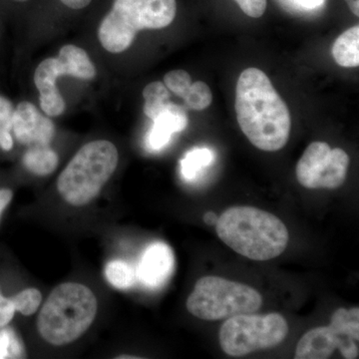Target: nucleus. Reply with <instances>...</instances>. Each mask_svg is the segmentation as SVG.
<instances>
[{
	"label": "nucleus",
	"instance_id": "29",
	"mask_svg": "<svg viewBox=\"0 0 359 359\" xmlns=\"http://www.w3.org/2000/svg\"><path fill=\"white\" fill-rule=\"evenodd\" d=\"M292 1L306 9L318 8L325 4V0H292Z\"/></svg>",
	"mask_w": 359,
	"mask_h": 359
},
{
	"label": "nucleus",
	"instance_id": "31",
	"mask_svg": "<svg viewBox=\"0 0 359 359\" xmlns=\"http://www.w3.org/2000/svg\"><path fill=\"white\" fill-rule=\"evenodd\" d=\"M349 8L355 16H359V0H346Z\"/></svg>",
	"mask_w": 359,
	"mask_h": 359
},
{
	"label": "nucleus",
	"instance_id": "27",
	"mask_svg": "<svg viewBox=\"0 0 359 359\" xmlns=\"http://www.w3.org/2000/svg\"><path fill=\"white\" fill-rule=\"evenodd\" d=\"M13 198V191L9 189H0V219L7 205L11 204Z\"/></svg>",
	"mask_w": 359,
	"mask_h": 359
},
{
	"label": "nucleus",
	"instance_id": "16",
	"mask_svg": "<svg viewBox=\"0 0 359 359\" xmlns=\"http://www.w3.org/2000/svg\"><path fill=\"white\" fill-rule=\"evenodd\" d=\"M143 97L145 99L144 113L151 120H155L166 109L171 98L169 89L160 81L148 84L143 90Z\"/></svg>",
	"mask_w": 359,
	"mask_h": 359
},
{
	"label": "nucleus",
	"instance_id": "26",
	"mask_svg": "<svg viewBox=\"0 0 359 359\" xmlns=\"http://www.w3.org/2000/svg\"><path fill=\"white\" fill-rule=\"evenodd\" d=\"M0 148L4 151H11L13 148V138L9 130L0 129Z\"/></svg>",
	"mask_w": 359,
	"mask_h": 359
},
{
	"label": "nucleus",
	"instance_id": "9",
	"mask_svg": "<svg viewBox=\"0 0 359 359\" xmlns=\"http://www.w3.org/2000/svg\"><path fill=\"white\" fill-rule=\"evenodd\" d=\"M72 76L91 80L96 76V68L88 54L75 45H65L57 58H47L40 63L34 73V83L40 93V106L45 114L55 117L65 110V102L56 86L60 76Z\"/></svg>",
	"mask_w": 359,
	"mask_h": 359
},
{
	"label": "nucleus",
	"instance_id": "28",
	"mask_svg": "<svg viewBox=\"0 0 359 359\" xmlns=\"http://www.w3.org/2000/svg\"><path fill=\"white\" fill-rule=\"evenodd\" d=\"M60 1L71 9H83L91 4L92 0H60Z\"/></svg>",
	"mask_w": 359,
	"mask_h": 359
},
{
	"label": "nucleus",
	"instance_id": "19",
	"mask_svg": "<svg viewBox=\"0 0 359 359\" xmlns=\"http://www.w3.org/2000/svg\"><path fill=\"white\" fill-rule=\"evenodd\" d=\"M186 109L203 111L210 107L212 102L211 89L203 81H196L191 84L184 96Z\"/></svg>",
	"mask_w": 359,
	"mask_h": 359
},
{
	"label": "nucleus",
	"instance_id": "17",
	"mask_svg": "<svg viewBox=\"0 0 359 359\" xmlns=\"http://www.w3.org/2000/svg\"><path fill=\"white\" fill-rule=\"evenodd\" d=\"M105 278L116 289L128 290L136 283V269L127 262L115 259L106 264Z\"/></svg>",
	"mask_w": 359,
	"mask_h": 359
},
{
	"label": "nucleus",
	"instance_id": "15",
	"mask_svg": "<svg viewBox=\"0 0 359 359\" xmlns=\"http://www.w3.org/2000/svg\"><path fill=\"white\" fill-rule=\"evenodd\" d=\"M23 165L28 171L37 176H47L58 166V156L49 145L29 146L23 156Z\"/></svg>",
	"mask_w": 359,
	"mask_h": 359
},
{
	"label": "nucleus",
	"instance_id": "20",
	"mask_svg": "<svg viewBox=\"0 0 359 359\" xmlns=\"http://www.w3.org/2000/svg\"><path fill=\"white\" fill-rule=\"evenodd\" d=\"M25 358V347L13 328L0 330V359Z\"/></svg>",
	"mask_w": 359,
	"mask_h": 359
},
{
	"label": "nucleus",
	"instance_id": "23",
	"mask_svg": "<svg viewBox=\"0 0 359 359\" xmlns=\"http://www.w3.org/2000/svg\"><path fill=\"white\" fill-rule=\"evenodd\" d=\"M243 13L252 18H259L266 11V0H235Z\"/></svg>",
	"mask_w": 359,
	"mask_h": 359
},
{
	"label": "nucleus",
	"instance_id": "6",
	"mask_svg": "<svg viewBox=\"0 0 359 359\" xmlns=\"http://www.w3.org/2000/svg\"><path fill=\"white\" fill-rule=\"evenodd\" d=\"M262 306L263 297L257 290L244 283L215 276L200 278L187 299L189 313L209 321L254 313Z\"/></svg>",
	"mask_w": 359,
	"mask_h": 359
},
{
	"label": "nucleus",
	"instance_id": "7",
	"mask_svg": "<svg viewBox=\"0 0 359 359\" xmlns=\"http://www.w3.org/2000/svg\"><path fill=\"white\" fill-rule=\"evenodd\" d=\"M289 334V325L280 313L238 314L224 321L219 344L233 358L280 346Z\"/></svg>",
	"mask_w": 359,
	"mask_h": 359
},
{
	"label": "nucleus",
	"instance_id": "32",
	"mask_svg": "<svg viewBox=\"0 0 359 359\" xmlns=\"http://www.w3.org/2000/svg\"><path fill=\"white\" fill-rule=\"evenodd\" d=\"M14 1L25 2V1H27V0H14Z\"/></svg>",
	"mask_w": 359,
	"mask_h": 359
},
{
	"label": "nucleus",
	"instance_id": "10",
	"mask_svg": "<svg viewBox=\"0 0 359 359\" xmlns=\"http://www.w3.org/2000/svg\"><path fill=\"white\" fill-rule=\"evenodd\" d=\"M349 167V156L340 148L332 149L325 142H313L297 162V178L311 190H335L344 185Z\"/></svg>",
	"mask_w": 359,
	"mask_h": 359
},
{
	"label": "nucleus",
	"instance_id": "12",
	"mask_svg": "<svg viewBox=\"0 0 359 359\" xmlns=\"http://www.w3.org/2000/svg\"><path fill=\"white\" fill-rule=\"evenodd\" d=\"M175 268L173 250L162 242L153 243L142 255L137 280L149 289H159L170 280Z\"/></svg>",
	"mask_w": 359,
	"mask_h": 359
},
{
	"label": "nucleus",
	"instance_id": "21",
	"mask_svg": "<svg viewBox=\"0 0 359 359\" xmlns=\"http://www.w3.org/2000/svg\"><path fill=\"white\" fill-rule=\"evenodd\" d=\"M16 311L23 316H32L36 313L42 302L41 292L36 289H26L11 297Z\"/></svg>",
	"mask_w": 359,
	"mask_h": 359
},
{
	"label": "nucleus",
	"instance_id": "11",
	"mask_svg": "<svg viewBox=\"0 0 359 359\" xmlns=\"http://www.w3.org/2000/svg\"><path fill=\"white\" fill-rule=\"evenodd\" d=\"M11 131L22 145L47 146L53 139L55 126L49 118L40 114L33 104L25 101L13 111Z\"/></svg>",
	"mask_w": 359,
	"mask_h": 359
},
{
	"label": "nucleus",
	"instance_id": "14",
	"mask_svg": "<svg viewBox=\"0 0 359 359\" xmlns=\"http://www.w3.org/2000/svg\"><path fill=\"white\" fill-rule=\"evenodd\" d=\"M335 62L341 67L354 68L359 65V26L355 25L342 33L332 48Z\"/></svg>",
	"mask_w": 359,
	"mask_h": 359
},
{
	"label": "nucleus",
	"instance_id": "5",
	"mask_svg": "<svg viewBox=\"0 0 359 359\" xmlns=\"http://www.w3.org/2000/svg\"><path fill=\"white\" fill-rule=\"evenodd\" d=\"M117 148L106 140L90 142L75 154L57 180V190L68 204L92 202L117 168Z\"/></svg>",
	"mask_w": 359,
	"mask_h": 359
},
{
	"label": "nucleus",
	"instance_id": "24",
	"mask_svg": "<svg viewBox=\"0 0 359 359\" xmlns=\"http://www.w3.org/2000/svg\"><path fill=\"white\" fill-rule=\"evenodd\" d=\"M13 103L6 97L0 96V129H6L11 131V129H13Z\"/></svg>",
	"mask_w": 359,
	"mask_h": 359
},
{
	"label": "nucleus",
	"instance_id": "13",
	"mask_svg": "<svg viewBox=\"0 0 359 359\" xmlns=\"http://www.w3.org/2000/svg\"><path fill=\"white\" fill-rule=\"evenodd\" d=\"M153 121L154 124L148 134V147L152 151H160L166 147L175 133L187 128L189 118L184 106L170 101L166 109Z\"/></svg>",
	"mask_w": 359,
	"mask_h": 359
},
{
	"label": "nucleus",
	"instance_id": "30",
	"mask_svg": "<svg viewBox=\"0 0 359 359\" xmlns=\"http://www.w3.org/2000/svg\"><path fill=\"white\" fill-rule=\"evenodd\" d=\"M218 219V216L214 212H208L204 216V222L209 226H216Z\"/></svg>",
	"mask_w": 359,
	"mask_h": 359
},
{
	"label": "nucleus",
	"instance_id": "4",
	"mask_svg": "<svg viewBox=\"0 0 359 359\" xmlns=\"http://www.w3.org/2000/svg\"><path fill=\"white\" fill-rule=\"evenodd\" d=\"M176 13V0H114L99 26V40L105 50L121 53L131 46L137 33L167 27Z\"/></svg>",
	"mask_w": 359,
	"mask_h": 359
},
{
	"label": "nucleus",
	"instance_id": "2",
	"mask_svg": "<svg viewBox=\"0 0 359 359\" xmlns=\"http://www.w3.org/2000/svg\"><path fill=\"white\" fill-rule=\"evenodd\" d=\"M218 237L252 261L276 259L287 249L290 233L275 215L254 207H233L216 224Z\"/></svg>",
	"mask_w": 359,
	"mask_h": 359
},
{
	"label": "nucleus",
	"instance_id": "25",
	"mask_svg": "<svg viewBox=\"0 0 359 359\" xmlns=\"http://www.w3.org/2000/svg\"><path fill=\"white\" fill-rule=\"evenodd\" d=\"M16 309L11 297L0 294V328L6 327L13 320Z\"/></svg>",
	"mask_w": 359,
	"mask_h": 359
},
{
	"label": "nucleus",
	"instance_id": "8",
	"mask_svg": "<svg viewBox=\"0 0 359 359\" xmlns=\"http://www.w3.org/2000/svg\"><path fill=\"white\" fill-rule=\"evenodd\" d=\"M359 309L340 308L328 327L313 328L302 335L295 359H327L339 351L344 358H358Z\"/></svg>",
	"mask_w": 359,
	"mask_h": 359
},
{
	"label": "nucleus",
	"instance_id": "22",
	"mask_svg": "<svg viewBox=\"0 0 359 359\" xmlns=\"http://www.w3.org/2000/svg\"><path fill=\"white\" fill-rule=\"evenodd\" d=\"M164 84L170 91L182 98L192 84V78L185 70L170 71L165 75Z\"/></svg>",
	"mask_w": 359,
	"mask_h": 359
},
{
	"label": "nucleus",
	"instance_id": "18",
	"mask_svg": "<svg viewBox=\"0 0 359 359\" xmlns=\"http://www.w3.org/2000/svg\"><path fill=\"white\" fill-rule=\"evenodd\" d=\"M214 160V153L208 148H196L187 153L181 161V173L187 181L197 178Z\"/></svg>",
	"mask_w": 359,
	"mask_h": 359
},
{
	"label": "nucleus",
	"instance_id": "3",
	"mask_svg": "<svg viewBox=\"0 0 359 359\" xmlns=\"http://www.w3.org/2000/svg\"><path fill=\"white\" fill-rule=\"evenodd\" d=\"M98 304L86 285L61 283L52 290L40 311L37 327L42 339L62 346L81 337L95 320Z\"/></svg>",
	"mask_w": 359,
	"mask_h": 359
},
{
	"label": "nucleus",
	"instance_id": "1",
	"mask_svg": "<svg viewBox=\"0 0 359 359\" xmlns=\"http://www.w3.org/2000/svg\"><path fill=\"white\" fill-rule=\"evenodd\" d=\"M235 109L241 130L255 147L276 152L287 145L292 129L290 109L264 71H243Z\"/></svg>",
	"mask_w": 359,
	"mask_h": 359
}]
</instances>
